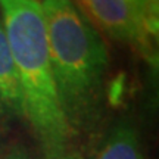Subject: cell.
Masks as SVG:
<instances>
[{"mask_svg": "<svg viewBox=\"0 0 159 159\" xmlns=\"http://www.w3.org/2000/svg\"><path fill=\"white\" fill-rule=\"evenodd\" d=\"M22 100V114L47 159L68 152L72 130L63 115L52 71L43 9L39 0H0Z\"/></svg>", "mask_w": 159, "mask_h": 159, "instance_id": "cell-1", "label": "cell"}, {"mask_svg": "<svg viewBox=\"0 0 159 159\" xmlns=\"http://www.w3.org/2000/svg\"><path fill=\"white\" fill-rule=\"evenodd\" d=\"M40 5L59 102L74 131L94 114L108 68V49L72 0H41Z\"/></svg>", "mask_w": 159, "mask_h": 159, "instance_id": "cell-2", "label": "cell"}, {"mask_svg": "<svg viewBox=\"0 0 159 159\" xmlns=\"http://www.w3.org/2000/svg\"><path fill=\"white\" fill-rule=\"evenodd\" d=\"M91 25L116 41H122L153 62L158 21L149 13V7L158 0H150L144 9L130 0H72Z\"/></svg>", "mask_w": 159, "mask_h": 159, "instance_id": "cell-3", "label": "cell"}, {"mask_svg": "<svg viewBox=\"0 0 159 159\" xmlns=\"http://www.w3.org/2000/svg\"><path fill=\"white\" fill-rule=\"evenodd\" d=\"M0 109L7 116L24 118L16 69L2 16H0Z\"/></svg>", "mask_w": 159, "mask_h": 159, "instance_id": "cell-4", "label": "cell"}, {"mask_svg": "<svg viewBox=\"0 0 159 159\" xmlns=\"http://www.w3.org/2000/svg\"><path fill=\"white\" fill-rule=\"evenodd\" d=\"M91 159H143L137 130L130 124L114 127L103 139Z\"/></svg>", "mask_w": 159, "mask_h": 159, "instance_id": "cell-5", "label": "cell"}, {"mask_svg": "<svg viewBox=\"0 0 159 159\" xmlns=\"http://www.w3.org/2000/svg\"><path fill=\"white\" fill-rule=\"evenodd\" d=\"M3 159H28V155H27V152L24 149L13 148L6 153V156Z\"/></svg>", "mask_w": 159, "mask_h": 159, "instance_id": "cell-6", "label": "cell"}, {"mask_svg": "<svg viewBox=\"0 0 159 159\" xmlns=\"http://www.w3.org/2000/svg\"><path fill=\"white\" fill-rule=\"evenodd\" d=\"M130 2H131V3H134L137 7H140V9H144V7H146V5H148L150 0H130Z\"/></svg>", "mask_w": 159, "mask_h": 159, "instance_id": "cell-7", "label": "cell"}, {"mask_svg": "<svg viewBox=\"0 0 159 159\" xmlns=\"http://www.w3.org/2000/svg\"><path fill=\"white\" fill-rule=\"evenodd\" d=\"M56 159H81L78 156V155H75V153H69V152H66L65 155H62V156H59V158Z\"/></svg>", "mask_w": 159, "mask_h": 159, "instance_id": "cell-8", "label": "cell"}]
</instances>
